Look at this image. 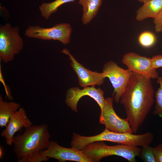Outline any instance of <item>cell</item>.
Here are the masks:
<instances>
[{"mask_svg":"<svg viewBox=\"0 0 162 162\" xmlns=\"http://www.w3.org/2000/svg\"><path fill=\"white\" fill-rule=\"evenodd\" d=\"M151 80L133 73L120 100L135 134L143 123L155 102V92Z\"/></svg>","mask_w":162,"mask_h":162,"instance_id":"cell-1","label":"cell"},{"mask_svg":"<svg viewBox=\"0 0 162 162\" xmlns=\"http://www.w3.org/2000/svg\"><path fill=\"white\" fill-rule=\"evenodd\" d=\"M50 135L46 124L32 125L21 134L14 136L13 150L19 162H41L45 158L40 152L46 149Z\"/></svg>","mask_w":162,"mask_h":162,"instance_id":"cell-2","label":"cell"},{"mask_svg":"<svg viewBox=\"0 0 162 162\" xmlns=\"http://www.w3.org/2000/svg\"><path fill=\"white\" fill-rule=\"evenodd\" d=\"M154 137L153 134L149 132L140 134L117 133L111 131L105 128L102 132L95 136H84L79 135L77 140L79 146L82 148L89 143L100 141L142 147L149 145L153 142Z\"/></svg>","mask_w":162,"mask_h":162,"instance_id":"cell-3","label":"cell"},{"mask_svg":"<svg viewBox=\"0 0 162 162\" xmlns=\"http://www.w3.org/2000/svg\"><path fill=\"white\" fill-rule=\"evenodd\" d=\"M141 148L137 146L119 144L110 146L103 141L89 143L82 150L92 162H99L102 158L112 155L121 157L129 162L136 161Z\"/></svg>","mask_w":162,"mask_h":162,"instance_id":"cell-4","label":"cell"},{"mask_svg":"<svg viewBox=\"0 0 162 162\" xmlns=\"http://www.w3.org/2000/svg\"><path fill=\"white\" fill-rule=\"evenodd\" d=\"M24 42L20 35L18 26L9 23L0 26V60L7 63L14 60L15 56L22 50Z\"/></svg>","mask_w":162,"mask_h":162,"instance_id":"cell-5","label":"cell"},{"mask_svg":"<svg viewBox=\"0 0 162 162\" xmlns=\"http://www.w3.org/2000/svg\"><path fill=\"white\" fill-rule=\"evenodd\" d=\"M72 28L67 23H61L49 28L41 27L38 26H30L25 30L24 35L29 38L43 40H57L63 44H69Z\"/></svg>","mask_w":162,"mask_h":162,"instance_id":"cell-6","label":"cell"},{"mask_svg":"<svg viewBox=\"0 0 162 162\" xmlns=\"http://www.w3.org/2000/svg\"><path fill=\"white\" fill-rule=\"evenodd\" d=\"M102 72L109 79L114 88V100L119 103L120 98L129 82L133 72L128 69H125L115 62L110 61L102 68Z\"/></svg>","mask_w":162,"mask_h":162,"instance_id":"cell-7","label":"cell"},{"mask_svg":"<svg viewBox=\"0 0 162 162\" xmlns=\"http://www.w3.org/2000/svg\"><path fill=\"white\" fill-rule=\"evenodd\" d=\"M113 101L112 98L105 99L104 109L100 116V123L113 132L133 133L127 118H122L116 114L113 107Z\"/></svg>","mask_w":162,"mask_h":162,"instance_id":"cell-8","label":"cell"},{"mask_svg":"<svg viewBox=\"0 0 162 162\" xmlns=\"http://www.w3.org/2000/svg\"><path fill=\"white\" fill-rule=\"evenodd\" d=\"M95 86H86L82 89L76 87L69 88L66 93L65 102L72 111L77 112V105L80 100L85 96H88L93 98L100 107L101 112L104 109L105 99L104 92L99 88H96Z\"/></svg>","mask_w":162,"mask_h":162,"instance_id":"cell-9","label":"cell"},{"mask_svg":"<svg viewBox=\"0 0 162 162\" xmlns=\"http://www.w3.org/2000/svg\"><path fill=\"white\" fill-rule=\"evenodd\" d=\"M40 153L44 156L49 158L55 159L59 162H64L66 161L92 162L82 150L72 147H63L53 141H50L47 148Z\"/></svg>","mask_w":162,"mask_h":162,"instance_id":"cell-10","label":"cell"},{"mask_svg":"<svg viewBox=\"0 0 162 162\" xmlns=\"http://www.w3.org/2000/svg\"><path fill=\"white\" fill-rule=\"evenodd\" d=\"M122 62L128 69L133 73L145 76L151 79H157L159 76L157 69L153 67L151 58L130 52L124 55Z\"/></svg>","mask_w":162,"mask_h":162,"instance_id":"cell-11","label":"cell"},{"mask_svg":"<svg viewBox=\"0 0 162 162\" xmlns=\"http://www.w3.org/2000/svg\"><path fill=\"white\" fill-rule=\"evenodd\" d=\"M61 52L69 56L70 65L77 76L78 83L81 87L100 86L103 84L106 77L103 72L92 71L86 68L77 61L67 49H63Z\"/></svg>","mask_w":162,"mask_h":162,"instance_id":"cell-12","label":"cell"},{"mask_svg":"<svg viewBox=\"0 0 162 162\" xmlns=\"http://www.w3.org/2000/svg\"><path fill=\"white\" fill-rule=\"evenodd\" d=\"M25 110L21 107L10 117L5 128L1 134L5 140L6 144L13 145V140L15 134L22 128H26L32 125Z\"/></svg>","mask_w":162,"mask_h":162,"instance_id":"cell-13","label":"cell"},{"mask_svg":"<svg viewBox=\"0 0 162 162\" xmlns=\"http://www.w3.org/2000/svg\"><path fill=\"white\" fill-rule=\"evenodd\" d=\"M162 10V0L148 1L137 10L136 20L140 22L147 18H154Z\"/></svg>","mask_w":162,"mask_h":162,"instance_id":"cell-14","label":"cell"},{"mask_svg":"<svg viewBox=\"0 0 162 162\" xmlns=\"http://www.w3.org/2000/svg\"><path fill=\"white\" fill-rule=\"evenodd\" d=\"M102 0H79V4L82 8V21L86 25L94 18L102 4Z\"/></svg>","mask_w":162,"mask_h":162,"instance_id":"cell-15","label":"cell"},{"mask_svg":"<svg viewBox=\"0 0 162 162\" xmlns=\"http://www.w3.org/2000/svg\"><path fill=\"white\" fill-rule=\"evenodd\" d=\"M21 107V105L18 103L4 100L0 95V126L5 127L11 116Z\"/></svg>","mask_w":162,"mask_h":162,"instance_id":"cell-16","label":"cell"},{"mask_svg":"<svg viewBox=\"0 0 162 162\" xmlns=\"http://www.w3.org/2000/svg\"><path fill=\"white\" fill-rule=\"evenodd\" d=\"M75 0H55L50 3L44 2L39 7L41 16L46 20L48 19L53 14L56 12L58 8L62 4Z\"/></svg>","mask_w":162,"mask_h":162,"instance_id":"cell-17","label":"cell"},{"mask_svg":"<svg viewBox=\"0 0 162 162\" xmlns=\"http://www.w3.org/2000/svg\"><path fill=\"white\" fill-rule=\"evenodd\" d=\"M157 82L159 86L155 92L154 96L155 105L152 112L154 115L162 116V77L159 76L157 79Z\"/></svg>","mask_w":162,"mask_h":162,"instance_id":"cell-18","label":"cell"},{"mask_svg":"<svg viewBox=\"0 0 162 162\" xmlns=\"http://www.w3.org/2000/svg\"><path fill=\"white\" fill-rule=\"evenodd\" d=\"M156 40L154 34L152 32L147 31L141 33L138 38L139 44L145 48H148L154 45Z\"/></svg>","mask_w":162,"mask_h":162,"instance_id":"cell-19","label":"cell"},{"mask_svg":"<svg viewBox=\"0 0 162 162\" xmlns=\"http://www.w3.org/2000/svg\"><path fill=\"white\" fill-rule=\"evenodd\" d=\"M139 157L145 162H156L153 148L149 145L142 147Z\"/></svg>","mask_w":162,"mask_h":162,"instance_id":"cell-20","label":"cell"},{"mask_svg":"<svg viewBox=\"0 0 162 162\" xmlns=\"http://www.w3.org/2000/svg\"><path fill=\"white\" fill-rule=\"evenodd\" d=\"M153 22L155 25V32L159 33L162 32V10L157 16L154 18Z\"/></svg>","mask_w":162,"mask_h":162,"instance_id":"cell-21","label":"cell"},{"mask_svg":"<svg viewBox=\"0 0 162 162\" xmlns=\"http://www.w3.org/2000/svg\"><path fill=\"white\" fill-rule=\"evenodd\" d=\"M153 150L156 162H162V143L153 148Z\"/></svg>","mask_w":162,"mask_h":162,"instance_id":"cell-22","label":"cell"},{"mask_svg":"<svg viewBox=\"0 0 162 162\" xmlns=\"http://www.w3.org/2000/svg\"><path fill=\"white\" fill-rule=\"evenodd\" d=\"M153 67L156 69L162 67V55H158L151 58Z\"/></svg>","mask_w":162,"mask_h":162,"instance_id":"cell-23","label":"cell"},{"mask_svg":"<svg viewBox=\"0 0 162 162\" xmlns=\"http://www.w3.org/2000/svg\"><path fill=\"white\" fill-rule=\"evenodd\" d=\"M3 151L2 147L1 146L0 147V158L2 159L3 156Z\"/></svg>","mask_w":162,"mask_h":162,"instance_id":"cell-24","label":"cell"},{"mask_svg":"<svg viewBox=\"0 0 162 162\" xmlns=\"http://www.w3.org/2000/svg\"><path fill=\"white\" fill-rule=\"evenodd\" d=\"M149 0H138V2H140L143 3H144L145 2Z\"/></svg>","mask_w":162,"mask_h":162,"instance_id":"cell-25","label":"cell"},{"mask_svg":"<svg viewBox=\"0 0 162 162\" xmlns=\"http://www.w3.org/2000/svg\"><path fill=\"white\" fill-rule=\"evenodd\" d=\"M161 118H162V116L161 117Z\"/></svg>","mask_w":162,"mask_h":162,"instance_id":"cell-26","label":"cell"}]
</instances>
